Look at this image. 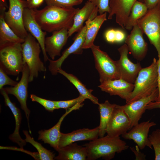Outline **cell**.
<instances>
[{
    "label": "cell",
    "mask_w": 160,
    "mask_h": 160,
    "mask_svg": "<svg viewBox=\"0 0 160 160\" xmlns=\"http://www.w3.org/2000/svg\"><path fill=\"white\" fill-rule=\"evenodd\" d=\"M79 9L47 5L41 9L33 11L35 19L42 30L52 33L64 28L69 29Z\"/></svg>",
    "instance_id": "1"
},
{
    "label": "cell",
    "mask_w": 160,
    "mask_h": 160,
    "mask_svg": "<svg viewBox=\"0 0 160 160\" xmlns=\"http://www.w3.org/2000/svg\"><path fill=\"white\" fill-rule=\"evenodd\" d=\"M84 146L87 149L88 160H95L100 158L110 160L114 157L116 153H121L129 147L119 136L108 135L91 141Z\"/></svg>",
    "instance_id": "2"
},
{
    "label": "cell",
    "mask_w": 160,
    "mask_h": 160,
    "mask_svg": "<svg viewBox=\"0 0 160 160\" xmlns=\"http://www.w3.org/2000/svg\"><path fill=\"white\" fill-rule=\"evenodd\" d=\"M157 60L154 58L151 64L142 68L134 83V88L126 103L151 94L158 88Z\"/></svg>",
    "instance_id": "3"
},
{
    "label": "cell",
    "mask_w": 160,
    "mask_h": 160,
    "mask_svg": "<svg viewBox=\"0 0 160 160\" xmlns=\"http://www.w3.org/2000/svg\"><path fill=\"white\" fill-rule=\"evenodd\" d=\"M36 41L33 36L28 33L21 44L23 62L27 64L29 69V82L32 81L34 78L37 77L39 72L46 71V67L39 57L41 47Z\"/></svg>",
    "instance_id": "4"
},
{
    "label": "cell",
    "mask_w": 160,
    "mask_h": 160,
    "mask_svg": "<svg viewBox=\"0 0 160 160\" xmlns=\"http://www.w3.org/2000/svg\"><path fill=\"white\" fill-rule=\"evenodd\" d=\"M160 56V1L136 22Z\"/></svg>",
    "instance_id": "5"
},
{
    "label": "cell",
    "mask_w": 160,
    "mask_h": 160,
    "mask_svg": "<svg viewBox=\"0 0 160 160\" xmlns=\"http://www.w3.org/2000/svg\"><path fill=\"white\" fill-rule=\"evenodd\" d=\"M22 43L9 44L0 47V67L8 74L17 76L24 66Z\"/></svg>",
    "instance_id": "6"
},
{
    "label": "cell",
    "mask_w": 160,
    "mask_h": 160,
    "mask_svg": "<svg viewBox=\"0 0 160 160\" xmlns=\"http://www.w3.org/2000/svg\"><path fill=\"white\" fill-rule=\"evenodd\" d=\"M94 58L95 67L100 76V83L120 78L116 61L112 60L100 46L93 45L90 48Z\"/></svg>",
    "instance_id": "7"
},
{
    "label": "cell",
    "mask_w": 160,
    "mask_h": 160,
    "mask_svg": "<svg viewBox=\"0 0 160 160\" xmlns=\"http://www.w3.org/2000/svg\"><path fill=\"white\" fill-rule=\"evenodd\" d=\"M8 10L4 14L5 20L12 30L20 37L24 39L28 33L23 23V13L26 8L25 0H9Z\"/></svg>",
    "instance_id": "8"
},
{
    "label": "cell",
    "mask_w": 160,
    "mask_h": 160,
    "mask_svg": "<svg viewBox=\"0 0 160 160\" xmlns=\"http://www.w3.org/2000/svg\"><path fill=\"white\" fill-rule=\"evenodd\" d=\"M120 57L116 61L120 78L134 84L138 73L142 68L140 63H134L129 58V50L126 44L118 49Z\"/></svg>",
    "instance_id": "9"
},
{
    "label": "cell",
    "mask_w": 160,
    "mask_h": 160,
    "mask_svg": "<svg viewBox=\"0 0 160 160\" xmlns=\"http://www.w3.org/2000/svg\"><path fill=\"white\" fill-rule=\"evenodd\" d=\"M158 88L150 95L140 98L132 102L120 105L117 107L123 109L128 116L130 121V129L139 123L145 112V107L150 102L155 101L158 96Z\"/></svg>",
    "instance_id": "10"
},
{
    "label": "cell",
    "mask_w": 160,
    "mask_h": 160,
    "mask_svg": "<svg viewBox=\"0 0 160 160\" xmlns=\"http://www.w3.org/2000/svg\"><path fill=\"white\" fill-rule=\"evenodd\" d=\"M21 72L22 75L21 79L17 85L12 87L3 88L7 94L13 95L17 98L22 109L25 113L29 128L28 121L30 111L27 107L26 103L28 97V83L29 82V71L26 63L24 64Z\"/></svg>",
    "instance_id": "11"
},
{
    "label": "cell",
    "mask_w": 160,
    "mask_h": 160,
    "mask_svg": "<svg viewBox=\"0 0 160 160\" xmlns=\"http://www.w3.org/2000/svg\"><path fill=\"white\" fill-rule=\"evenodd\" d=\"M143 34L141 29L136 24L125 40L129 51L134 58L139 61L144 59L148 50V43L143 38Z\"/></svg>",
    "instance_id": "12"
},
{
    "label": "cell",
    "mask_w": 160,
    "mask_h": 160,
    "mask_svg": "<svg viewBox=\"0 0 160 160\" xmlns=\"http://www.w3.org/2000/svg\"><path fill=\"white\" fill-rule=\"evenodd\" d=\"M156 124L155 122L149 121L138 123L129 132L122 134V137L126 140H133L140 150L144 149L146 146L152 149V145L148 138V133L150 128Z\"/></svg>",
    "instance_id": "13"
},
{
    "label": "cell",
    "mask_w": 160,
    "mask_h": 160,
    "mask_svg": "<svg viewBox=\"0 0 160 160\" xmlns=\"http://www.w3.org/2000/svg\"><path fill=\"white\" fill-rule=\"evenodd\" d=\"M86 26L85 25L81 30L78 33L72 44L62 53V55L56 60L49 59V63L48 69L53 75H56L58 69L65 60L71 54H81L83 52L82 47L85 40Z\"/></svg>",
    "instance_id": "14"
},
{
    "label": "cell",
    "mask_w": 160,
    "mask_h": 160,
    "mask_svg": "<svg viewBox=\"0 0 160 160\" xmlns=\"http://www.w3.org/2000/svg\"><path fill=\"white\" fill-rule=\"evenodd\" d=\"M23 23L27 32L33 36L39 42L41 46L45 62L49 58L45 51V41L47 32L43 31L36 21L34 14L33 9L25 8L23 13Z\"/></svg>",
    "instance_id": "15"
},
{
    "label": "cell",
    "mask_w": 160,
    "mask_h": 160,
    "mask_svg": "<svg viewBox=\"0 0 160 160\" xmlns=\"http://www.w3.org/2000/svg\"><path fill=\"white\" fill-rule=\"evenodd\" d=\"M130 127V121L128 116L123 109L117 107L116 105L106 128L107 135L119 136L129 130Z\"/></svg>",
    "instance_id": "16"
},
{
    "label": "cell",
    "mask_w": 160,
    "mask_h": 160,
    "mask_svg": "<svg viewBox=\"0 0 160 160\" xmlns=\"http://www.w3.org/2000/svg\"><path fill=\"white\" fill-rule=\"evenodd\" d=\"M137 1L143 3L145 2V0H110L108 19H112L113 16L115 15L116 23L124 28L132 7Z\"/></svg>",
    "instance_id": "17"
},
{
    "label": "cell",
    "mask_w": 160,
    "mask_h": 160,
    "mask_svg": "<svg viewBox=\"0 0 160 160\" xmlns=\"http://www.w3.org/2000/svg\"><path fill=\"white\" fill-rule=\"evenodd\" d=\"M84 104L79 103L75 106L66 109L65 113L60 117L58 122L53 127L48 130H41L39 132L38 140H41L45 143L49 144L56 151L59 149V143L61 132L60 127L64 118L73 110L79 109Z\"/></svg>",
    "instance_id": "18"
},
{
    "label": "cell",
    "mask_w": 160,
    "mask_h": 160,
    "mask_svg": "<svg viewBox=\"0 0 160 160\" xmlns=\"http://www.w3.org/2000/svg\"><path fill=\"white\" fill-rule=\"evenodd\" d=\"M134 87V84L129 83L121 78L105 81L98 86L102 91L111 95L118 96L126 101L128 99Z\"/></svg>",
    "instance_id": "19"
},
{
    "label": "cell",
    "mask_w": 160,
    "mask_h": 160,
    "mask_svg": "<svg viewBox=\"0 0 160 160\" xmlns=\"http://www.w3.org/2000/svg\"><path fill=\"white\" fill-rule=\"evenodd\" d=\"M68 30V28H64L54 31L51 36L45 38V51L52 60H54L57 56L60 55L61 50L69 37Z\"/></svg>",
    "instance_id": "20"
},
{
    "label": "cell",
    "mask_w": 160,
    "mask_h": 160,
    "mask_svg": "<svg viewBox=\"0 0 160 160\" xmlns=\"http://www.w3.org/2000/svg\"><path fill=\"white\" fill-rule=\"evenodd\" d=\"M98 12V8L91 2L87 1L84 6L79 9L75 14L73 25L68 30L69 36H71L76 32L80 31L84 26V22L89 19H93L97 15Z\"/></svg>",
    "instance_id": "21"
},
{
    "label": "cell",
    "mask_w": 160,
    "mask_h": 160,
    "mask_svg": "<svg viewBox=\"0 0 160 160\" xmlns=\"http://www.w3.org/2000/svg\"><path fill=\"white\" fill-rule=\"evenodd\" d=\"M99 132L98 126L93 129L84 128L68 133L61 132L59 147H62L77 141L94 140L98 138Z\"/></svg>",
    "instance_id": "22"
},
{
    "label": "cell",
    "mask_w": 160,
    "mask_h": 160,
    "mask_svg": "<svg viewBox=\"0 0 160 160\" xmlns=\"http://www.w3.org/2000/svg\"><path fill=\"white\" fill-rule=\"evenodd\" d=\"M0 92L4 98L5 105L10 109L15 120V127L14 131L9 136V138L13 142L17 143L21 148L23 149V146L25 145L26 142L25 140L21 138L19 133L22 119L20 111L16 106L15 104L11 101L8 94L6 92L3 88L0 89Z\"/></svg>",
    "instance_id": "23"
},
{
    "label": "cell",
    "mask_w": 160,
    "mask_h": 160,
    "mask_svg": "<svg viewBox=\"0 0 160 160\" xmlns=\"http://www.w3.org/2000/svg\"><path fill=\"white\" fill-rule=\"evenodd\" d=\"M58 155L54 159L58 160H87V152L86 147L72 143L57 150Z\"/></svg>",
    "instance_id": "24"
},
{
    "label": "cell",
    "mask_w": 160,
    "mask_h": 160,
    "mask_svg": "<svg viewBox=\"0 0 160 160\" xmlns=\"http://www.w3.org/2000/svg\"><path fill=\"white\" fill-rule=\"evenodd\" d=\"M107 12L97 15L93 19H89L85 22L86 30L85 40L83 49L90 48L97 33L103 23L107 20Z\"/></svg>",
    "instance_id": "25"
},
{
    "label": "cell",
    "mask_w": 160,
    "mask_h": 160,
    "mask_svg": "<svg viewBox=\"0 0 160 160\" xmlns=\"http://www.w3.org/2000/svg\"><path fill=\"white\" fill-rule=\"evenodd\" d=\"M4 15L0 14V47L12 44L22 43L24 39L19 37L6 23Z\"/></svg>",
    "instance_id": "26"
},
{
    "label": "cell",
    "mask_w": 160,
    "mask_h": 160,
    "mask_svg": "<svg viewBox=\"0 0 160 160\" xmlns=\"http://www.w3.org/2000/svg\"><path fill=\"white\" fill-rule=\"evenodd\" d=\"M98 110L100 114V123L98 126L99 137L104 136L106 128L116 104H112L107 100L103 103H99Z\"/></svg>",
    "instance_id": "27"
},
{
    "label": "cell",
    "mask_w": 160,
    "mask_h": 160,
    "mask_svg": "<svg viewBox=\"0 0 160 160\" xmlns=\"http://www.w3.org/2000/svg\"><path fill=\"white\" fill-rule=\"evenodd\" d=\"M59 73L65 76L76 88L79 93L86 99L90 100L93 103L98 105L99 103L97 98L93 95L92 92V89H88L75 76L67 73L61 68L58 71Z\"/></svg>",
    "instance_id": "28"
},
{
    "label": "cell",
    "mask_w": 160,
    "mask_h": 160,
    "mask_svg": "<svg viewBox=\"0 0 160 160\" xmlns=\"http://www.w3.org/2000/svg\"><path fill=\"white\" fill-rule=\"evenodd\" d=\"M148 9L144 3L136 1L133 4L124 28L131 30L137 21L147 13Z\"/></svg>",
    "instance_id": "29"
},
{
    "label": "cell",
    "mask_w": 160,
    "mask_h": 160,
    "mask_svg": "<svg viewBox=\"0 0 160 160\" xmlns=\"http://www.w3.org/2000/svg\"><path fill=\"white\" fill-rule=\"evenodd\" d=\"M23 132L25 136V140L26 142L31 144L37 150L39 153L40 160H53L54 159L55 154L43 147L41 144L35 141L29 134L26 130L23 131Z\"/></svg>",
    "instance_id": "30"
},
{
    "label": "cell",
    "mask_w": 160,
    "mask_h": 160,
    "mask_svg": "<svg viewBox=\"0 0 160 160\" xmlns=\"http://www.w3.org/2000/svg\"><path fill=\"white\" fill-rule=\"evenodd\" d=\"M104 36L108 42L114 43L123 42L125 41L127 36L125 33L122 30L110 29L105 31Z\"/></svg>",
    "instance_id": "31"
},
{
    "label": "cell",
    "mask_w": 160,
    "mask_h": 160,
    "mask_svg": "<svg viewBox=\"0 0 160 160\" xmlns=\"http://www.w3.org/2000/svg\"><path fill=\"white\" fill-rule=\"evenodd\" d=\"M148 138L155 152V160H160V129L153 131L148 136Z\"/></svg>",
    "instance_id": "32"
},
{
    "label": "cell",
    "mask_w": 160,
    "mask_h": 160,
    "mask_svg": "<svg viewBox=\"0 0 160 160\" xmlns=\"http://www.w3.org/2000/svg\"><path fill=\"white\" fill-rule=\"evenodd\" d=\"M85 99L84 97L79 95L78 97L74 99L66 100L55 101L56 109L63 108L66 110L79 103H82Z\"/></svg>",
    "instance_id": "33"
},
{
    "label": "cell",
    "mask_w": 160,
    "mask_h": 160,
    "mask_svg": "<svg viewBox=\"0 0 160 160\" xmlns=\"http://www.w3.org/2000/svg\"><path fill=\"white\" fill-rule=\"evenodd\" d=\"M47 5L63 7H72L81 4L83 0H45Z\"/></svg>",
    "instance_id": "34"
},
{
    "label": "cell",
    "mask_w": 160,
    "mask_h": 160,
    "mask_svg": "<svg viewBox=\"0 0 160 160\" xmlns=\"http://www.w3.org/2000/svg\"><path fill=\"white\" fill-rule=\"evenodd\" d=\"M30 98L33 102H36L43 106L45 109L49 112H53L56 109L55 101L44 99L34 94H31Z\"/></svg>",
    "instance_id": "35"
},
{
    "label": "cell",
    "mask_w": 160,
    "mask_h": 160,
    "mask_svg": "<svg viewBox=\"0 0 160 160\" xmlns=\"http://www.w3.org/2000/svg\"><path fill=\"white\" fill-rule=\"evenodd\" d=\"M98 9V13L102 15L105 12L109 13L110 11V0H88Z\"/></svg>",
    "instance_id": "36"
},
{
    "label": "cell",
    "mask_w": 160,
    "mask_h": 160,
    "mask_svg": "<svg viewBox=\"0 0 160 160\" xmlns=\"http://www.w3.org/2000/svg\"><path fill=\"white\" fill-rule=\"evenodd\" d=\"M4 70L0 67V89L6 85L15 86L18 83L10 78Z\"/></svg>",
    "instance_id": "37"
},
{
    "label": "cell",
    "mask_w": 160,
    "mask_h": 160,
    "mask_svg": "<svg viewBox=\"0 0 160 160\" xmlns=\"http://www.w3.org/2000/svg\"><path fill=\"white\" fill-rule=\"evenodd\" d=\"M45 0H25L26 8L31 9H36L40 7Z\"/></svg>",
    "instance_id": "38"
},
{
    "label": "cell",
    "mask_w": 160,
    "mask_h": 160,
    "mask_svg": "<svg viewBox=\"0 0 160 160\" xmlns=\"http://www.w3.org/2000/svg\"><path fill=\"white\" fill-rule=\"evenodd\" d=\"M130 150L134 153L136 160H145L146 155L142 153L137 145L135 147H130Z\"/></svg>",
    "instance_id": "39"
},
{
    "label": "cell",
    "mask_w": 160,
    "mask_h": 160,
    "mask_svg": "<svg viewBox=\"0 0 160 160\" xmlns=\"http://www.w3.org/2000/svg\"><path fill=\"white\" fill-rule=\"evenodd\" d=\"M159 57V59L157 60V82H158V89L159 92L158 96L155 101H160V56Z\"/></svg>",
    "instance_id": "40"
},
{
    "label": "cell",
    "mask_w": 160,
    "mask_h": 160,
    "mask_svg": "<svg viewBox=\"0 0 160 160\" xmlns=\"http://www.w3.org/2000/svg\"><path fill=\"white\" fill-rule=\"evenodd\" d=\"M157 108H160V101L151 102L145 107L146 110H152Z\"/></svg>",
    "instance_id": "41"
},
{
    "label": "cell",
    "mask_w": 160,
    "mask_h": 160,
    "mask_svg": "<svg viewBox=\"0 0 160 160\" xmlns=\"http://www.w3.org/2000/svg\"><path fill=\"white\" fill-rule=\"evenodd\" d=\"M160 1V0H145L144 3L149 9L154 7Z\"/></svg>",
    "instance_id": "42"
},
{
    "label": "cell",
    "mask_w": 160,
    "mask_h": 160,
    "mask_svg": "<svg viewBox=\"0 0 160 160\" xmlns=\"http://www.w3.org/2000/svg\"><path fill=\"white\" fill-rule=\"evenodd\" d=\"M7 7L6 0H0V14H4Z\"/></svg>",
    "instance_id": "43"
},
{
    "label": "cell",
    "mask_w": 160,
    "mask_h": 160,
    "mask_svg": "<svg viewBox=\"0 0 160 160\" xmlns=\"http://www.w3.org/2000/svg\"></svg>",
    "instance_id": "44"
}]
</instances>
